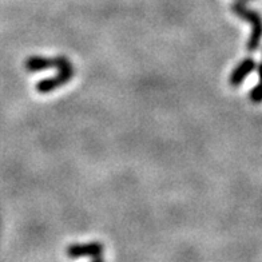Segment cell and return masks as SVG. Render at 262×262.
Listing matches in <instances>:
<instances>
[{"label": "cell", "instance_id": "6da1fadb", "mask_svg": "<svg viewBox=\"0 0 262 262\" xmlns=\"http://www.w3.org/2000/svg\"><path fill=\"white\" fill-rule=\"evenodd\" d=\"M231 11L233 14L237 15L242 20L249 21L252 25V32H250V38L246 43V50L250 52H254L258 50L261 46L262 40V16L259 12L249 8L241 2H234L231 3Z\"/></svg>", "mask_w": 262, "mask_h": 262}, {"label": "cell", "instance_id": "7a4b0ae2", "mask_svg": "<svg viewBox=\"0 0 262 262\" xmlns=\"http://www.w3.org/2000/svg\"><path fill=\"white\" fill-rule=\"evenodd\" d=\"M55 69L58 70V74L51 78H46L36 83V91L39 94H50L59 87L64 86L71 80V78L75 74L73 63L70 62L66 56H56L55 58Z\"/></svg>", "mask_w": 262, "mask_h": 262}, {"label": "cell", "instance_id": "277c9868", "mask_svg": "<svg viewBox=\"0 0 262 262\" xmlns=\"http://www.w3.org/2000/svg\"><path fill=\"white\" fill-rule=\"evenodd\" d=\"M255 67H257V64H255L254 59L253 58L244 59V60H242V62L239 63L234 70H233V73H231L230 75L231 86L237 87L239 86V84H242V82L245 80L246 76L250 75V74L255 70Z\"/></svg>", "mask_w": 262, "mask_h": 262}, {"label": "cell", "instance_id": "52a82bcc", "mask_svg": "<svg viewBox=\"0 0 262 262\" xmlns=\"http://www.w3.org/2000/svg\"><path fill=\"white\" fill-rule=\"evenodd\" d=\"M246 2H252V0H246Z\"/></svg>", "mask_w": 262, "mask_h": 262}, {"label": "cell", "instance_id": "5b68a950", "mask_svg": "<svg viewBox=\"0 0 262 262\" xmlns=\"http://www.w3.org/2000/svg\"><path fill=\"white\" fill-rule=\"evenodd\" d=\"M25 67L28 73H40L45 70L55 67V58L45 56H28L25 62Z\"/></svg>", "mask_w": 262, "mask_h": 262}, {"label": "cell", "instance_id": "3957f363", "mask_svg": "<svg viewBox=\"0 0 262 262\" xmlns=\"http://www.w3.org/2000/svg\"><path fill=\"white\" fill-rule=\"evenodd\" d=\"M70 258H80V257H90L93 259H102L103 245L100 242H90V244H74L66 250Z\"/></svg>", "mask_w": 262, "mask_h": 262}, {"label": "cell", "instance_id": "8992f818", "mask_svg": "<svg viewBox=\"0 0 262 262\" xmlns=\"http://www.w3.org/2000/svg\"><path fill=\"white\" fill-rule=\"evenodd\" d=\"M255 69H257V73H258L259 82L253 87L250 94H249V98H250V100H252L253 103H261L262 102V62L259 63Z\"/></svg>", "mask_w": 262, "mask_h": 262}]
</instances>
